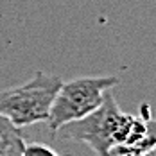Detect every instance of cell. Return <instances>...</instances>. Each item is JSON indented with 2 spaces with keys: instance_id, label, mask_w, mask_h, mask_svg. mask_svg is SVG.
Listing matches in <instances>:
<instances>
[{
  "instance_id": "obj_3",
  "label": "cell",
  "mask_w": 156,
  "mask_h": 156,
  "mask_svg": "<svg viewBox=\"0 0 156 156\" xmlns=\"http://www.w3.org/2000/svg\"><path fill=\"white\" fill-rule=\"evenodd\" d=\"M119 84L115 76L99 77H79L63 83L54 99L48 115V129L56 133L63 126L84 119L99 108L104 101V94Z\"/></svg>"
},
{
  "instance_id": "obj_6",
  "label": "cell",
  "mask_w": 156,
  "mask_h": 156,
  "mask_svg": "<svg viewBox=\"0 0 156 156\" xmlns=\"http://www.w3.org/2000/svg\"><path fill=\"white\" fill-rule=\"evenodd\" d=\"M144 156H156V144H154V145H153V147H151V149H149V151H147Z\"/></svg>"
},
{
  "instance_id": "obj_4",
  "label": "cell",
  "mask_w": 156,
  "mask_h": 156,
  "mask_svg": "<svg viewBox=\"0 0 156 156\" xmlns=\"http://www.w3.org/2000/svg\"><path fill=\"white\" fill-rule=\"evenodd\" d=\"M23 147L25 144L22 129L0 115V156H20Z\"/></svg>"
},
{
  "instance_id": "obj_5",
  "label": "cell",
  "mask_w": 156,
  "mask_h": 156,
  "mask_svg": "<svg viewBox=\"0 0 156 156\" xmlns=\"http://www.w3.org/2000/svg\"><path fill=\"white\" fill-rule=\"evenodd\" d=\"M20 156H59V154L52 147L45 145V144L32 142V144H25V147H23Z\"/></svg>"
},
{
  "instance_id": "obj_2",
  "label": "cell",
  "mask_w": 156,
  "mask_h": 156,
  "mask_svg": "<svg viewBox=\"0 0 156 156\" xmlns=\"http://www.w3.org/2000/svg\"><path fill=\"white\" fill-rule=\"evenodd\" d=\"M61 86V77L36 72L27 83L0 92V115L9 119L20 129L38 122H47Z\"/></svg>"
},
{
  "instance_id": "obj_1",
  "label": "cell",
  "mask_w": 156,
  "mask_h": 156,
  "mask_svg": "<svg viewBox=\"0 0 156 156\" xmlns=\"http://www.w3.org/2000/svg\"><path fill=\"white\" fill-rule=\"evenodd\" d=\"M149 115H131L119 108L115 97L108 90L99 108L84 119L70 122L58 129L59 138L84 142L97 156H113L119 149L136 147L147 135Z\"/></svg>"
}]
</instances>
